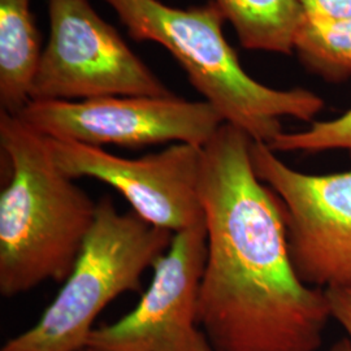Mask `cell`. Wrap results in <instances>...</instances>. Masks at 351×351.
Here are the masks:
<instances>
[{"label": "cell", "mask_w": 351, "mask_h": 351, "mask_svg": "<svg viewBox=\"0 0 351 351\" xmlns=\"http://www.w3.org/2000/svg\"><path fill=\"white\" fill-rule=\"evenodd\" d=\"M252 142L224 123L202 147L199 326L213 351H317L332 319L326 290L294 269L280 201L252 168Z\"/></svg>", "instance_id": "1"}, {"label": "cell", "mask_w": 351, "mask_h": 351, "mask_svg": "<svg viewBox=\"0 0 351 351\" xmlns=\"http://www.w3.org/2000/svg\"><path fill=\"white\" fill-rule=\"evenodd\" d=\"M8 181L0 193V294L64 284L95 223L97 206L55 163L47 138L0 111Z\"/></svg>", "instance_id": "2"}, {"label": "cell", "mask_w": 351, "mask_h": 351, "mask_svg": "<svg viewBox=\"0 0 351 351\" xmlns=\"http://www.w3.org/2000/svg\"><path fill=\"white\" fill-rule=\"evenodd\" d=\"M104 1L134 40H151L168 50L224 123L254 142L269 145L278 137L282 117L314 123L324 110L326 101L311 90L269 88L247 75L224 37L226 19L211 1L185 10L159 0Z\"/></svg>", "instance_id": "3"}, {"label": "cell", "mask_w": 351, "mask_h": 351, "mask_svg": "<svg viewBox=\"0 0 351 351\" xmlns=\"http://www.w3.org/2000/svg\"><path fill=\"white\" fill-rule=\"evenodd\" d=\"M173 233L151 226L132 210L120 213L101 197L97 217L63 288L24 333L1 351H84L95 319L117 297L138 293L142 277L168 250Z\"/></svg>", "instance_id": "4"}, {"label": "cell", "mask_w": 351, "mask_h": 351, "mask_svg": "<svg viewBox=\"0 0 351 351\" xmlns=\"http://www.w3.org/2000/svg\"><path fill=\"white\" fill-rule=\"evenodd\" d=\"M47 10L50 37L32 101L173 95L90 0H47Z\"/></svg>", "instance_id": "5"}, {"label": "cell", "mask_w": 351, "mask_h": 351, "mask_svg": "<svg viewBox=\"0 0 351 351\" xmlns=\"http://www.w3.org/2000/svg\"><path fill=\"white\" fill-rule=\"evenodd\" d=\"M251 162L280 201L290 259L302 282L351 288V171L307 175L261 142H252Z\"/></svg>", "instance_id": "6"}, {"label": "cell", "mask_w": 351, "mask_h": 351, "mask_svg": "<svg viewBox=\"0 0 351 351\" xmlns=\"http://www.w3.org/2000/svg\"><path fill=\"white\" fill-rule=\"evenodd\" d=\"M16 116L47 138L94 147L138 149L160 143L203 147L224 124L210 103L176 95L32 101Z\"/></svg>", "instance_id": "7"}, {"label": "cell", "mask_w": 351, "mask_h": 351, "mask_svg": "<svg viewBox=\"0 0 351 351\" xmlns=\"http://www.w3.org/2000/svg\"><path fill=\"white\" fill-rule=\"evenodd\" d=\"M47 142L64 175L107 184L151 226L175 234L203 223L202 147L172 143L159 152L129 159L72 141L47 138Z\"/></svg>", "instance_id": "8"}, {"label": "cell", "mask_w": 351, "mask_h": 351, "mask_svg": "<svg viewBox=\"0 0 351 351\" xmlns=\"http://www.w3.org/2000/svg\"><path fill=\"white\" fill-rule=\"evenodd\" d=\"M207 256L201 224L173 234L154 265V276L138 304L112 324L94 328L93 351H213L199 326L198 302Z\"/></svg>", "instance_id": "9"}, {"label": "cell", "mask_w": 351, "mask_h": 351, "mask_svg": "<svg viewBox=\"0 0 351 351\" xmlns=\"http://www.w3.org/2000/svg\"><path fill=\"white\" fill-rule=\"evenodd\" d=\"M30 1L0 0V107L11 114L32 101L43 52Z\"/></svg>", "instance_id": "10"}, {"label": "cell", "mask_w": 351, "mask_h": 351, "mask_svg": "<svg viewBox=\"0 0 351 351\" xmlns=\"http://www.w3.org/2000/svg\"><path fill=\"white\" fill-rule=\"evenodd\" d=\"M234 27L243 49L290 55L301 25L298 0H210Z\"/></svg>", "instance_id": "11"}, {"label": "cell", "mask_w": 351, "mask_h": 351, "mask_svg": "<svg viewBox=\"0 0 351 351\" xmlns=\"http://www.w3.org/2000/svg\"><path fill=\"white\" fill-rule=\"evenodd\" d=\"M294 52L302 65L326 82L351 78V19L314 23L302 19Z\"/></svg>", "instance_id": "12"}, {"label": "cell", "mask_w": 351, "mask_h": 351, "mask_svg": "<svg viewBox=\"0 0 351 351\" xmlns=\"http://www.w3.org/2000/svg\"><path fill=\"white\" fill-rule=\"evenodd\" d=\"M268 146L276 154L342 150L351 156V110L332 120L314 121L306 130L282 132Z\"/></svg>", "instance_id": "13"}, {"label": "cell", "mask_w": 351, "mask_h": 351, "mask_svg": "<svg viewBox=\"0 0 351 351\" xmlns=\"http://www.w3.org/2000/svg\"><path fill=\"white\" fill-rule=\"evenodd\" d=\"M330 317L346 332V339L336 342L329 351H351V288L326 290Z\"/></svg>", "instance_id": "14"}, {"label": "cell", "mask_w": 351, "mask_h": 351, "mask_svg": "<svg viewBox=\"0 0 351 351\" xmlns=\"http://www.w3.org/2000/svg\"><path fill=\"white\" fill-rule=\"evenodd\" d=\"M302 19L330 23L351 19V0H298Z\"/></svg>", "instance_id": "15"}, {"label": "cell", "mask_w": 351, "mask_h": 351, "mask_svg": "<svg viewBox=\"0 0 351 351\" xmlns=\"http://www.w3.org/2000/svg\"><path fill=\"white\" fill-rule=\"evenodd\" d=\"M84 351H93V350H88V349H85Z\"/></svg>", "instance_id": "16"}]
</instances>
